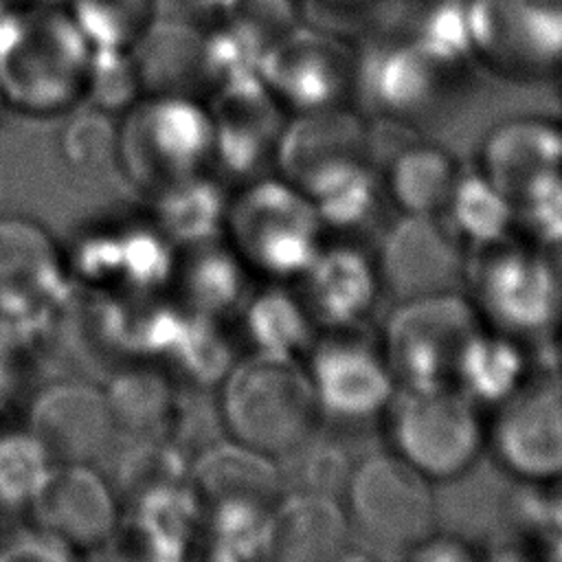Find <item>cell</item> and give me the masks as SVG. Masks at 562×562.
Here are the masks:
<instances>
[{
  "mask_svg": "<svg viewBox=\"0 0 562 562\" xmlns=\"http://www.w3.org/2000/svg\"><path fill=\"white\" fill-rule=\"evenodd\" d=\"M90 57L92 46L64 4L0 11V90L11 112L50 119L77 108Z\"/></svg>",
  "mask_w": 562,
  "mask_h": 562,
  "instance_id": "1",
  "label": "cell"
},
{
  "mask_svg": "<svg viewBox=\"0 0 562 562\" xmlns=\"http://www.w3.org/2000/svg\"><path fill=\"white\" fill-rule=\"evenodd\" d=\"M215 389L224 437L279 463L305 450L323 422L299 358L239 353Z\"/></svg>",
  "mask_w": 562,
  "mask_h": 562,
  "instance_id": "2",
  "label": "cell"
},
{
  "mask_svg": "<svg viewBox=\"0 0 562 562\" xmlns=\"http://www.w3.org/2000/svg\"><path fill=\"white\" fill-rule=\"evenodd\" d=\"M358 40V83L353 105L364 114L406 125L446 105L476 66L400 24Z\"/></svg>",
  "mask_w": 562,
  "mask_h": 562,
  "instance_id": "3",
  "label": "cell"
},
{
  "mask_svg": "<svg viewBox=\"0 0 562 562\" xmlns=\"http://www.w3.org/2000/svg\"><path fill=\"white\" fill-rule=\"evenodd\" d=\"M325 233L312 200L277 171L239 182L228 195L222 237L255 281L292 283Z\"/></svg>",
  "mask_w": 562,
  "mask_h": 562,
  "instance_id": "4",
  "label": "cell"
},
{
  "mask_svg": "<svg viewBox=\"0 0 562 562\" xmlns=\"http://www.w3.org/2000/svg\"><path fill=\"white\" fill-rule=\"evenodd\" d=\"M213 171V127L206 101L147 92L119 116L116 173L143 198Z\"/></svg>",
  "mask_w": 562,
  "mask_h": 562,
  "instance_id": "5",
  "label": "cell"
},
{
  "mask_svg": "<svg viewBox=\"0 0 562 562\" xmlns=\"http://www.w3.org/2000/svg\"><path fill=\"white\" fill-rule=\"evenodd\" d=\"M64 248L72 285L103 296L167 292L176 246L145 213H103L70 235Z\"/></svg>",
  "mask_w": 562,
  "mask_h": 562,
  "instance_id": "6",
  "label": "cell"
},
{
  "mask_svg": "<svg viewBox=\"0 0 562 562\" xmlns=\"http://www.w3.org/2000/svg\"><path fill=\"white\" fill-rule=\"evenodd\" d=\"M465 290L483 325L527 338L558 331L562 290L544 250L512 237L468 252Z\"/></svg>",
  "mask_w": 562,
  "mask_h": 562,
  "instance_id": "7",
  "label": "cell"
},
{
  "mask_svg": "<svg viewBox=\"0 0 562 562\" xmlns=\"http://www.w3.org/2000/svg\"><path fill=\"white\" fill-rule=\"evenodd\" d=\"M384 417L391 452L432 483L459 479L487 450L483 408L457 386L397 389Z\"/></svg>",
  "mask_w": 562,
  "mask_h": 562,
  "instance_id": "8",
  "label": "cell"
},
{
  "mask_svg": "<svg viewBox=\"0 0 562 562\" xmlns=\"http://www.w3.org/2000/svg\"><path fill=\"white\" fill-rule=\"evenodd\" d=\"M481 70L512 83L562 77V0H463Z\"/></svg>",
  "mask_w": 562,
  "mask_h": 562,
  "instance_id": "9",
  "label": "cell"
},
{
  "mask_svg": "<svg viewBox=\"0 0 562 562\" xmlns=\"http://www.w3.org/2000/svg\"><path fill=\"white\" fill-rule=\"evenodd\" d=\"M432 485L395 452L367 457L349 470L340 492L353 538L404 558L437 529Z\"/></svg>",
  "mask_w": 562,
  "mask_h": 562,
  "instance_id": "10",
  "label": "cell"
},
{
  "mask_svg": "<svg viewBox=\"0 0 562 562\" xmlns=\"http://www.w3.org/2000/svg\"><path fill=\"white\" fill-rule=\"evenodd\" d=\"M61 241L33 217H0V331L22 347L48 329L72 292Z\"/></svg>",
  "mask_w": 562,
  "mask_h": 562,
  "instance_id": "11",
  "label": "cell"
},
{
  "mask_svg": "<svg viewBox=\"0 0 562 562\" xmlns=\"http://www.w3.org/2000/svg\"><path fill=\"white\" fill-rule=\"evenodd\" d=\"M481 325L465 292L397 301L378 336L397 389L454 386L459 358Z\"/></svg>",
  "mask_w": 562,
  "mask_h": 562,
  "instance_id": "12",
  "label": "cell"
},
{
  "mask_svg": "<svg viewBox=\"0 0 562 562\" xmlns=\"http://www.w3.org/2000/svg\"><path fill=\"white\" fill-rule=\"evenodd\" d=\"M257 75L288 116L353 105L358 40L301 22L259 55Z\"/></svg>",
  "mask_w": 562,
  "mask_h": 562,
  "instance_id": "13",
  "label": "cell"
},
{
  "mask_svg": "<svg viewBox=\"0 0 562 562\" xmlns=\"http://www.w3.org/2000/svg\"><path fill=\"white\" fill-rule=\"evenodd\" d=\"M301 362L323 419L373 422L397 393L378 338H367L360 327L318 329Z\"/></svg>",
  "mask_w": 562,
  "mask_h": 562,
  "instance_id": "14",
  "label": "cell"
},
{
  "mask_svg": "<svg viewBox=\"0 0 562 562\" xmlns=\"http://www.w3.org/2000/svg\"><path fill=\"white\" fill-rule=\"evenodd\" d=\"M204 101L213 127V173L239 184L274 171L288 112L257 70L222 81Z\"/></svg>",
  "mask_w": 562,
  "mask_h": 562,
  "instance_id": "15",
  "label": "cell"
},
{
  "mask_svg": "<svg viewBox=\"0 0 562 562\" xmlns=\"http://www.w3.org/2000/svg\"><path fill=\"white\" fill-rule=\"evenodd\" d=\"M492 411L487 450L507 474L531 485L562 479V373H533Z\"/></svg>",
  "mask_w": 562,
  "mask_h": 562,
  "instance_id": "16",
  "label": "cell"
},
{
  "mask_svg": "<svg viewBox=\"0 0 562 562\" xmlns=\"http://www.w3.org/2000/svg\"><path fill=\"white\" fill-rule=\"evenodd\" d=\"M121 512L110 476L94 463H55L24 518L79 558L108 549Z\"/></svg>",
  "mask_w": 562,
  "mask_h": 562,
  "instance_id": "17",
  "label": "cell"
},
{
  "mask_svg": "<svg viewBox=\"0 0 562 562\" xmlns=\"http://www.w3.org/2000/svg\"><path fill=\"white\" fill-rule=\"evenodd\" d=\"M468 248L441 215H404L389 226L375 257L382 292L397 301L463 292Z\"/></svg>",
  "mask_w": 562,
  "mask_h": 562,
  "instance_id": "18",
  "label": "cell"
},
{
  "mask_svg": "<svg viewBox=\"0 0 562 562\" xmlns=\"http://www.w3.org/2000/svg\"><path fill=\"white\" fill-rule=\"evenodd\" d=\"M24 428L53 463H94L119 435L103 386L83 380L44 384L29 404Z\"/></svg>",
  "mask_w": 562,
  "mask_h": 562,
  "instance_id": "19",
  "label": "cell"
},
{
  "mask_svg": "<svg viewBox=\"0 0 562 562\" xmlns=\"http://www.w3.org/2000/svg\"><path fill=\"white\" fill-rule=\"evenodd\" d=\"M292 288L318 329L362 327L382 296L375 257L360 246L327 239Z\"/></svg>",
  "mask_w": 562,
  "mask_h": 562,
  "instance_id": "20",
  "label": "cell"
},
{
  "mask_svg": "<svg viewBox=\"0 0 562 562\" xmlns=\"http://www.w3.org/2000/svg\"><path fill=\"white\" fill-rule=\"evenodd\" d=\"M353 158H371V130L356 105L290 114L277 147L274 171L296 187Z\"/></svg>",
  "mask_w": 562,
  "mask_h": 562,
  "instance_id": "21",
  "label": "cell"
},
{
  "mask_svg": "<svg viewBox=\"0 0 562 562\" xmlns=\"http://www.w3.org/2000/svg\"><path fill=\"white\" fill-rule=\"evenodd\" d=\"M145 94L173 92L204 99L213 83V42L209 22L187 18H156L132 48Z\"/></svg>",
  "mask_w": 562,
  "mask_h": 562,
  "instance_id": "22",
  "label": "cell"
},
{
  "mask_svg": "<svg viewBox=\"0 0 562 562\" xmlns=\"http://www.w3.org/2000/svg\"><path fill=\"white\" fill-rule=\"evenodd\" d=\"M252 281L224 237H213L176 248L167 292L187 312L226 321L239 312Z\"/></svg>",
  "mask_w": 562,
  "mask_h": 562,
  "instance_id": "23",
  "label": "cell"
},
{
  "mask_svg": "<svg viewBox=\"0 0 562 562\" xmlns=\"http://www.w3.org/2000/svg\"><path fill=\"white\" fill-rule=\"evenodd\" d=\"M353 533L338 496L299 490L285 492L272 509L266 540L270 560L347 558Z\"/></svg>",
  "mask_w": 562,
  "mask_h": 562,
  "instance_id": "24",
  "label": "cell"
},
{
  "mask_svg": "<svg viewBox=\"0 0 562 562\" xmlns=\"http://www.w3.org/2000/svg\"><path fill=\"white\" fill-rule=\"evenodd\" d=\"M189 487L200 512L224 505L274 509L285 494L279 461L226 437L191 461Z\"/></svg>",
  "mask_w": 562,
  "mask_h": 562,
  "instance_id": "25",
  "label": "cell"
},
{
  "mask_svg": "<svg viewBox=\"0 0 562 562\" xmlns=\"http://www.w3.org/2000/svg\"><path fill=\"white\" fill-rule=\"evenodd\" d=\"M479 169L509 195L540 176L562 171V121L544 114L498 121L483 138Z\"/></svg>",
  "mask_w": 562,
  "mask_h": 562,
  "instance_id": "26",
  "label": "cell"
},
{
  "mask_svg": "<svg viewBox=\"0 0 562 562\" xmlns=\"http://www.w3.org/2000/svg\"><path fill=\"white\" fill-rule=\"evenodd\" d=\"M119 435L169 439L180 426V384L156 362H123L103 386Z\"/></svg>",
  "mask_w": 562,
  "mask_h": 562,
  "instance_id": "27",
  "label": "cell"
},
{
  "mask_svg": "<svg viewBox=\"0 0 562 562\" xmlns=\"http://www.w3.org/2000/svg\"><path fill=\"white\" fill-rule=\"evenodd\" d=\"M235 318L255 353L301 360L318 331L292 283L283 281H257Z\"/></svg>",
  "mask_w": 562,
  "mask_h": 562,
  "instance_id": "28",
  "label": "cell"
},
{
  "mask_svg": "<svg viewBox=\"0 0 562 562\" xmlns=\"http://www.w3.org/2000/svg\"><path fill=\"white\" fill-rule=\"evenodd\" d=\"M525 340L481 325L468 340L454 373V386L481 408H496L531 375Z\"/></svg>",
  "mask_w": 562,
  "mask_h": 562,
  "instance_id": "29",
  "label": "cell"
},
{
  "mask_svg": "<svg viewBox=\"0 0 562 562\" xmlns=\"http://www.w3.org/2000/svg\"><path fill=\"white\" fill-rule=\"evenodd\" d=\"M459 173L461 169L448 149L417 140L391 158L382 189L404 215H441Z\"/></svg>",
  "mask_w": 562,
  "mask_h": 562,
  "instance_id": "30",
  "label": "cell"
},
{
  "mask_svg": "<svg viewBox=\"0 0 562 562\" xmlns=\"http://www.w3.org/2000/svg\"><path fill=\"white\" fill-rule=\"evenodd\" d=\"M228 195L224 180L206 171L151 195L147 209L165 237L178 248L222 237Z\"/></svg>",
  "mask_w": 562,
  "mask_h": 562,
  "instance_id": "31",
  "label": "cell"
},
{
  "mask_svg": "<svg viewBox=\"0 0 562 562\" xmlns=\"http://www.w3.org/2000/svg\"><path fill=\"white\" fill-rule=\"evenodd\" d=\"M314 204L325 231H356L378 211L384 195L382 173L371 158L327 167L299 187Z\"/></svg>",
  "mask_w": 562,
  "mask_h": 562,
  "instance_id": "32",
  "label": "cell"
},
{
  "mask_svg": "<svg viewBox=\"0 0 562 562\" xmlns=\"http://www.w3.org/2000/svg\"><path fill=\"white\" fill-rule=\"evenodd\" d=\"M441 217L459 241L474 250L512 237L514 202L481 169L461 171Z\"/></svg>",
  "mask_w": 562,
  "mask_h": 562,
  "instance_id": "33",
  "label": "cell"
},
{
  "mask_svg": "<svg viewBox=\"0 0 562 562\" xmlns=\"http://www.w3.org/2000/svg\"><path fill=\"white\" fill-rule=\"evenodd\" d=\"M222 323L224 321L184 310L182 325L158 364L180 386L215 389L239 358L233 353L231 338L224 334Z\"/></svg>",
  "mask_w": 562,
  "mask_h": 562,
  "instance_id": "34",
  "label": "cell"
},
{
  "mask_svg": "<svg viewBox=\"0 0 562 562\" xmlns=\"http://www.w3.org/2000/svg\"><path fill=\"white\" fill-rule=\"evenodd\" d=\"M64 116L57 140L61 162L83 178L116 171L119 116L88 103H79Z\"/></svg>",
  "mask_w": 562,
  "mask_h": 562,
  "instance_id": "35",
  "label": "cell"
},
{
  "mask_svg": "<svg viewBox=\"0 0 562 562\" xmlns=\"http://www.w3.org/2000/svg\"><path fill=\"white\" fill-rule=\"evenodd\" d=\"M136 446L123 454L110 476L121 509L143 496L189 483L191 461L169 439H134Z\"/></svg>",
  "mask_w": 562,
  "mask_h": 562,
  "instance_id": "36",
  "label": "cell"
},
{
  "mask_svg": "<svg viewBox=\"0 0 562 562\" xmlns=\"http://www.w3.org/2000/svg\"><path fill=\"white\" fill-rule=\"evenodd\" d=\"M92 48L132 50L160 15L158 0H64Z\"/></svg>",
  "mask_w": 562,
  "mask_h": 562,
  "instance_id": "37",
  "label": "cell"
},
{
  "mask_svg": "<svg viewBox=\"0 0 562 562\" xmlns=\"http://www.w3.org/2000/svg\"><path fill=\"white\" fill-rule=\"evenodd\" d=\"M55 463L24 428H0V514H24Z\"/></svg>",
  "mask_w": 562,
  "mask_h": 562,
  "instance_id": "38",
  "label": "cell"
},
{
  "mask_svg": "<svg viewBox=\"0 0 562 562\" xmlns=\"http://www.w3.org/2000/svg\"><path fill=\"white\" fill-rule=\"evenodd\" d=\"M209 13L257 61L274 40L303 22L299 0H217Z\"/></svg>",
  "mask_w": 562,
  "mask_h": 562,
  "instance_id": "39",
  "label": "cell"
},
{
  "mask_svg": "<svg viewBox=\"0 0 562 562\" xmlns=\"http://www.w3.org/2000/svg\"><path fill=\"white\" fill-rule=\"evenodd\" d=\"M143 94V77L132 50L92 48L81 103L121 116Z\"/></svg>",
  "mask_w": 562,
  "mask_h": 562,
  "instance_id": "40",
  "label": "cell"
},
{
  "mask_svg": "<svg viewBox=\"0 0 562 562\" xmlns=\"http://www.w3.org/2000/svg\"><path fill=\"white\" fill-rule=\"evenodd\" d=\"M514 231L544 248L562 239V171L540 176L512 195Z\"/></svg>",
  "mask_w": 562,
  "mask_h": 562,
  "instance_id": "41",
  "label": "cell"
},
{
  "mask_svg": "<svg viewBox=\"0 0 562 562\" xmlns=\"http://www.w3.org/2000/svg\"><path fill=\"white\" fill-rule=\"evenodd\" d=\"M389 0H299L303 22L360 40L382 24Z\"/></svg>",
  "mask_w": 562,
  "mask_h": 562,
  "instance_id": "42",
  "label": "cell"
},
{
  "mask_svg": "<svg viewBox=\"0 0 562 562\" xmlns=\"http://www.w3.org/2000/svg\"><path fill=\"white\" fill-rule=\"evenodd\" d=\"M59 562L75 560V555L48 536L44 529L33 525L29 518L22 522H7L0 529V562Z\"/></svg>",
  "mask_w": 562,
  "mask_h": 562,
  "instance_id": "43",
  "label": "cell"
},
{
  "mask_svg": "<svg viewBox=\"0 0 562 562\" xmlns=\"http://www.w3.org/2000/svg\"><path fill=\"white\" fill-rule=\"evenodd\" d=\"M406 560H432V562H441V560H474L476 553L470 547V542L450 536V533H439L437 529L426 536L422 542H417L406 555Z\"/></svg>",
  "mask_w": 562,
  "mask_h": 562,
  "instance_id": "44",
  "label": "cell"
},
{
  "mask_svg": "<svg viewBox=\"0 0 562 562\" xmlns=\"http://www.w3.org/2000/svg\"><path fill=\"white\" fill-rule=\"evenodd\" d=\"M18 349L20 347L0 331V428H4V417L13 406V400L18 393V378H20Z\"/></svg>",
  "mask_w": 562,
  "mask_h": 562,
  "instance_id": "45",
  "label": "cell"
},
{
  "mask_svg": "<svg viewBox=\"0 0 562 562\" xmlns=\"http://www.w3.org/2000/svg\"><path fill=\"white\" fill-rule=\"evenodd\" d=\"M542 250H544V255H547V259H549V263H551V268H553V272H555L558 285H560V290H562V239H558L555 244L544 246Z\"/></svg>",
  "mask_w": 562,
  "mask_h": 562,
  "instance_id": "46",
  "label": "cell"
},
{
  "mask_svg": "<svg viewBox=\"0 0 562 562\" xmlns=\"http://www.w3.org/2000/svg\"><path fill=\"white\" fill-rule=\"evenodd\" d=\"M31 2H40V0H0V11L22 7V4H31Z\"/></svg>",
  "mask_w": 562,
  "mask_h": 562,
  "instance_id": "47",
  "label": "cell"
},
{
  "mask_svg": "<svg viewBox=\"0 0 562 562\" xmlns=\"http://www.w3.org/2000/svg\"><path fill=\"white\" fill-rule=\"evenodd\" d=\"M555 347H558V362H560V373H562V323L555 331Z\"/></svg>",
  "mask_w": 562,
  "mask_h": 562,
  "instance_id": "48",
  "label": "cell"
},
{
  "mask_svg": "<svg viewBox=\"0 0 562 562\" xmlns=\"http://www.w3.org/2000/svg\"><path fill=\"white\" fill-rule=\"evenodd\" d=\"M4 112H9V108H7V103H4V97H2V90H0V116H2Z\"/></svg>",
  "mask_w": 562,
  "mask_h": 562,
  "instance_id": "49",
  "label": "cell"
},
{
  "mask_svg": "<svg viewBox=\"0 0 562 562\" xmlns=\"http://www.w3.org/2000/svg\"><path fill=\"white\" fill-rule=\"evenodd\" d=\"M198 2H202V4H204L209 11H211V9H213V4H215L217 0H198Z\"/></svg>",
  "mask_w": 562,
  "mask_h": 562,
  "instance_id": "50",
  "label": "cell"
},
{
  "mask_svg": "<svg viewBox=\"0 0 562 562\" xmlns=\"http://www.w3.org/2000/svg\"><path fill=\"white\" fill-rule=\"evenodd\" d=\"M7 522H9V518H7V516H4V514H0V529H2V527H4V525H7Z\"/></svg>",
  "mask_w": 562,
  "mask_h": 562,
  "instance_id": "51",
  "label": "cell"
},
{
  "mask_svg": "<svg viewBox=\"0 0 562 562\" xmlns=\"http://www.w3.org/2000/svg\"><path fill=\"white\" fill-rule=\"evenodd\" d=\"M558 81H560V83H562V77H560V79H558Z\"/></svg>",
  "mask_w": 562,
  "mask_h": 562,
  "instance_id": "52",
  "label": "cell"
}]
</instances>
